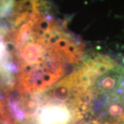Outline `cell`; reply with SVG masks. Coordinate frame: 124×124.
<instances>
[{
    "mask_svg": "<svg viewBox=\"0 0 124 124\" xmlns=\"http://www.w3.org/2000/svg\"><path fill=\"white\" fill-rule=\"evenodd\" d=\"M37 0H0V25L13 26L38 9Z\"/></svg>",
    "mask_w": 124,
    "mask_h": 124,
    "instance_id": "cell-2",
    "label": "cell"
},
{
    "mask_svg": "<svg viewBox=\"0 0 124 124\" xmlns=\"http://www.w3.org/2000/svg\"><path fill=\"white\" fill-rule=\"evenodd\" d=\"M71 102L81 124H124V66L88 63L68 76Z\"/></svg>",
    "mask_w": 124,
    "mask_h": 124,
    "instance_id": "cell-1",
    "label": "cell"
}]
</instances>
